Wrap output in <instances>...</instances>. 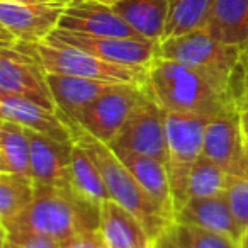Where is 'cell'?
I'll return each instance as SVG.
<instances>
[{
    "label": "cell",
    "instance_id": "1",
    "mask_svg": "<svg viewBox=\"0 0 248 248\" xmlns=\"http://www.w3.org/2000/svg\"><path fill=\"white\" fill-rule=\"evenodd\" d=\"M145 85L150 97L169 112L211 117L240 114V99L233 92V80L180 62L155 56L146 68Z\"/></svg>",
    "mask_w": 248,
    "mask_h": 248
},
{
    "label": "cell",
    "instance_id": "2",
    "mask_svg": "<svg viewBox=\"0 0 248 248\" xmlns=\"http://www.w3.org/2000/svg\"><path fill=\"white\" fill-rule=\"evenodd\" d=\"M99 206L73 190L36 187V197L31 206L12 221L2 224V231L11 238L41 234L65 243L75 234L99 230Z\"/></svg>",
    "mask_w": 248,
    "mask_h": 248
},
{
    "label": "cell",
    "instance_id": "3",
    "mask_svg": "<svg viewBox=\"0 0 248 248\" xmlns=\"http://www.w3.org/2000/svg\"><path fill=\"white\" fill-rule=\"evenodd\" d=\"M70 126L73 131V141L82 146L99 167L110 199L131 211L141 221L153 240L175 223V219L140 186L135 175L121 162V158L107 143L87 133L78 124H70Z\"/></svg>",
    "mask_w": 248,
    "mask_h": 248
},
{
    "label": "cell",
    "instance_id": "4",
    "mask_svg": "<svg viewBox=\"0 0 248 248\" xmlns=\"http://www.w3.org/2000/svg\"><path fill=\"white\" fill-rule=\"evenodd\" d=\"M14 48L38 60L46 73L82 77L110 83H146V68L116 65L53 38L39 43H19Z\"/></svg>",
    "mask_w": 248,
    "mask_h": 248
},
{
    "label": "cell",
    "instance_id": "5",
    "mask_svg": "<svg viewBox=\"0 0 248 248\" xmlns=\"http://www.w3.org/2000/svg\"><path fill=\"white\" fill-rule=\"evenodd\" d=\"M214 117L202 114L169 112L165 110L167 170L172 186L175 214L189 201V177L194 163L204 150L206 129Z\"/></svg>",
    "mask_w": 248,
    "mask_h": 248
},
{
    "label": "cell",
    "instance_id": "6",
    "mask_svg": "<svg viewBox=\"0 0 248 248\" xmlns=\"http://www.w3.org/2000/svg\"><path fill=\"white\" fill-rule=\"evenodd\" d=\"M241 55L243 48L217 41L206 29L167 38L158 43L156 49V56L180 62L228 80H233L236 68L241 66Z\"/></svg>",
    "mask_w": 248,
    "mask_h": 248
},
{
    "label": "cell",
    "instance_id": "7",
    "mask_svg": "<svg viewBox=\"0 0 248 248\" xmlns=\"http://www.w3.org/2000/svg\"><path fill=\"white\" fill-rule=\"evenodd\" d=\"M146 95L145 83H116L85 107L73 124H78L100 141L110 143Z\"/></svg>",
    "mask_w": 248,
    "mask_h": 248
},
{
    "label": "cell",
    "instance_id": "8",
    "mask_svg": "<svg viewBox=\"0 0 248 248\" xmlns=\"http://www.w3.org/2000/svg\"><path fill=\"white\" fill-rule=\"evenodd\" d=\"M107 145L114 152L138 153L167 165L169 152H167L165 110L148 93L136 106L116 138Z\"/></svg>",
    "mask_w": 248,
    "mask_h": 248
},
{
    "label": "cell",
    "instance_id": "9",
    "mask_svg": "<svg viewBox=\"0 0 248 248\" xmlns=\"http://www.w3.org/2000/svg\"><path fill=\"white\" fill-rule=\"evenodd\" d=\"M66 5L62 2L21 4L0 0L2 48H14L19 43H39L58 29Z\"/></svg>",
    "mask_w": 248,
    "mask_h": 248
},
{
    "label": "cell",
    "instance_id": "10",
    "mask_svg": "<svg viewBox=\"0 0 248 248\" xmlns=\"http://www.w3.org/2000/svg\"><path fill=\"white\" fill-rule=\"evenodd\" d=\"M49 38L62 41L65 45L87 51L106 62L136 68H148L158 49V43L148 39L135 38H102V36H89L82 32L55 29Z\"/></svg>",
    "mask_w": 248,
    "mask_h": 248
},
{
    "label": "cell",
    "instance_id": "11",
    "mask_svg": "<svg viewBox=\"0 0 248 248\" xmlns=\"http://www.w3.org/2000/svg\"><path fill=\"white\" fill-rule=\"evenodd\" d=\"M0 93H14L56 110L46 72L31 55L19 48L0 51Z\"/></svg>",
    "mask_w": 248,
    "mask_h": 248
},
{
    "label": "cell",
    "instance_id": "12",
    "mask_svg": "<svg viewBox=\"0 0 248 248\" xmlns=\"http://www.w3.org/2000/svg\"><path fill=\"white\" fill-rule=\"evenodd\" d=\"M58 28L102 38L143 39L106 0H72Z\"/></svg>",
    "mask_w": 248,
    "mask_h": 248
},
{
    "label": "cell",
    "instance_id": "13",
    "mask_svg": "<svg viewBox=\"0 0 248 248\" xmlns=\"http://www.w3.org/2000/svg\"><path fill=\"white\" fill-rule=\"evenodd\" d=\"M202 155L231 175L248 177L245 133L238 116L214 117L206 129Z\"/></svg>",
    "mask_w": 248,
    "mask_h": 248
},
{
    "label": "cell",
    "instance_id": "14",
    "mask_svg": "<svg viewBox=\"0 0 248 248\" xmlns=\"http://www.w3.org/2000/svg\"><path fill=\"white\" fill-rule=\"evenodd\" d=\"M29 131V129H28ZM31 138V179L38 189H68L73 141L65 143L29 131Z\"/></svg>",
    "mask_w": 248,
    "mask_h": 248
},
{
    "label": "cell",
    "instance_id": "15",
    "mask_svg": "<svg viewBox=\"0 0 248 248\" xmlns=\"http://www.w3.org/2000/svg\"><path fill=\"white\" fill-rule=\"evenodd\" d=\"M0 116L29 131L49 136L58 141H73L72 126L58 114L41 104L14 93H0Z\"/></svg>",
    "mask_w": 248,
    "mask_h": 248
},
{
    "label": "cell",
    "instance_id": "16",
    "mask_svg": "<svg viewBox=\"0 0 248 248\" xmlns=\"http://www.w3.org/2000/svg\"><path fill=\"white\" fill-rule=\"evenodd\" d=\"M46 80H48L56 110L68 124L75 123L85 107H89L97 97L116 85L102 80L56 75V73H46Z\"/></svg>",
    "mask_w": 248,
    "mask_h": 248
},
{
    "label": "cell",
    "instance_id": "17",
    "mask_svg": "<svg viewBox=\"0 0 248 248\" xmlns=\"http://www.w3.org/2000/svg\"><path fill=\"white\" fill-rule=\"evenodd\" d=\"M175 223L192 224L228 236L240 245L245 230L238 224L224 196L190 197L175 214Z\"/></svg>",
    "mask_w": 248,
    "mask_h": 248
},
{
    "label": "cell",
    "instance_id": "18",
    "mask_svg": "<svg viewBox=\"0 0 248 248\" xmlns=\"http://www.w3.org/2000/svg\"><path fill=\"white\" fill-rule=\"evenodd\" d=\"M143 39L160 43L169 19L170 0H106Z\"/></svg>",
    "mask_w": 248,
    "mask_h": 248
},
{
    "label": "cell",
    "instance_id": "19",
    "mask_svg": "<svg viewBox=\"0 0 248 248\" xmlns=\"http://www.w3.org/2000/svg\"><path fill=\"white\" fill-rule=\"evenodd\" d=\"M100 234L110 248H133L153 240L141 221L124 206L112 199L100 204Z\"/></svg>",
    "mask_w": 248,
    "mask_h": 248
},
{
    "label": "cell",
    "instance_id": "20",
    "mask_svg": "<svg viewBox=\"0 0 248 248\" xmlns=\"http://www.w3.org/2000/svg\"><path fill=\"white\" fill-rule=\"evenodd\" d=\"M204 29L224 45L245 48L248 45V0H214Z\"/></svg>",
    "mask_w": 248,
    "mask_h": 248
},
{
    "label": "cell",
    "instance_id": "21",
    "mask_svg": "<svg viewBox=\"0 0 248 248\" xmlns=\"http://www.w3.org/2000/svg\"><path fill=\"white\" fill-rule=\"evenodd\" d=\"M114 152V150H112ZM121 162L128 167L129 172L135 175L138 184L175 219V206H173L172 186L167 165L155 158L143 156L129 152H114Z\"/></svg>",
    "mask_w": 248,
    "mask_h": 248
},
{
    "label": "cell",
    "instance_id": "22",
    "mask_svg": "<svg viewBox=\"0 0 248 248\" xmlns=\"http://www.w3.org/2000/svg\"><path fill=\"white\" fill-rule=\"evenodd\" d=\"M0 172L31 177L29 131L5 119L0 124Z\"/></svg>",
    "mask_w": 248,
    "mask_h": 248
},
{
    "label": "cell",
    "instance_id": "23",
    "mask_svg": "<svg viewBox=\"0 0 248 248\" xmlns=\"http://www.w3.org/2000/svg\"><path fill=\"white\" fill-rule=\"evenodd\" d=\"M70 184L72 190L89 202L100 207V204L110 199L109 190L104 184L102 173L92 160V156L80 145L73 141L72 169H70Z\"/></svg>",
    "mask_w": 248,
    "mask_h": 248
},
{
    "label": "cell",
    "instance_id": "24",
    "mask_svg": "<svg viewBox=\"0 0 248 248\" xmlns=\"http://www.w3.org/2000/svg\"><path fill=\"white\" fill-rule=\"evenodd\" d=\"M36 197L31 177L0 172V223L5 224L24 213Z\"/></svg>",
    "mask_w": 248,
    "mask_h": 248
},
{
    "label": "cell",
    "instance_id": "25",
    "mask_svg": "<svg viewBox=\"0 0 248 248\" xmlns=\"http://www.w3.org/2000/svg\"><path fill=\"white\" fill-rule=\"evenodd\" d=\"M213 4L214 0H170L163 39L204 29Z\"/></svg>",
    "mask_w": 248,
    "mask_h": 248
},
{
    "label": "cell",
    "instance_id": "26",
    "mask_svg": "<svg viewBox=\"0 0 248 248\" xmlns=\"http://www.w3.org/2000/svg\"><path fill=\"white\" fill-rule=\"evenodd\" d=\"M231 173L221 169L211 158L201 155L194 163L189 177V199L190 197H216L224 196Z\"/></svg>",
    "mask_w": 248,
    "mask_h": 248
},
{
    "label": "cell",
    "instance_id": "27",
    "mask_svg": "<svg viewBox=\"0 0 248 248\" xmlns=\"http://www.w3.org/2000/svg\"><path fill=\"white\" fill-rule=\"evenodd\" d=\"M175 231L184 248H240L236 241L230 240L228 236L192 224L175 223Z\"/></svg>",
    "mask_w": 248,
    "mask_h": 248
},
{
    "label": "cell",
    "instance_id": "28",
    "mask_svg": "<svg viewBox=\"0 0 248 248\" xmlns=\"http://www.w3.org/2000/svg\"><path fill=\"white\" fill-rule=\"evenodd\" d=\"M231 213L243 230L248 228V177L231 175L228 189L224 192Z\"/></svg>",
    "mask_w": 248,
    "mask_h": 248
},
{
    "label": "cell",
    "instance_id": "29",
    "mask_svg": "<svg viewBox=\"0 0 248 248\" xmlns=\"http://www.w3.org/2000/svg\"><path fill=\"white\" fill-rule=\"evenodd\" d=\"M100 241H102L100 230L83 231V233L75 234L65 243H62V248H99Z\"/></svg>",
    "mask_w": 248,
    "mask_h": 248
},
{
    "label": "cell",
    "instance_id": "30",
    "mask_svg": "<svg viewBox=\"0 0 248 248\" xmlns=\"http://www.w3.org/2000/svg\"><path fill=\"white\" fill-rule=\"evenodd\" d=\"M12 241L17 245V248H62L60 241L48 236H41V234H26V236L12 238Z\"/></svg>",
    "mask_w": 248,
    "mask_h": 248
},
{
    "label": "cell",
    "instance_id": "31",
    "mask_svg": "<svg viewBox=\"0 0 248 248\" xmlns=\"http://www.w3.org/2000/svg\"><path fill=\"white\" fill-rule=\"evenodd\" d=\"M155 248H184L175 231V223L155 238Z\"/></svg>",
    "mask_w": 248,
    "mask_h": 248
},
{
    "label": "cell",
    "instance_id": "32",
    "mask_svg": "<svg viewBox=\"0 0 248 248\" xmlns=\"http://www.w3.org/2000/svg\"><path fill=\"white\" fill-rule=\"evenodd\" d=\"M241 70H243V87H241V99H248V45L243 48L241 55ZM240 99V102H241Z\"/></svg>",
    "mask_w": 248,
    "mask_h": 248
},
{
    "label": "cell",
    "instance_id": "33",
    "mask_svg": "<svg viewBox=\"0 0 248 248\" xmlns=\"http://www.w3.org/2000/svg\"><path fill=\"white\" fill-rule=\"evenodd\" d=\"M240 123L245 136L248 138V99H241L240 102Z\"/></svg>",
    "mask_w": 248,
    "mask_h": 248
},
{
    "label": "cell",
    "instance_id": "34",
    "mask_svg": "<svg viewBox=\"0 0 248 248\" xmlns=\"http://www.w3.org/2000/svg\"><path fill=\"white\" fill-rule=\"evenodd\" d=\"M9 2H21V4H46V2H62V4H70L72 0H9Z\"/></svg>",
    "mask_w": 248,
    "mask_h": 248
},
{
    "label": "cell",
    "instance_id": "35",
    "mask_svg": "<svg viewBox=\"0 0 248 248\" xmlns=\"http://www.w3.org/2000/svg\"><path fill=\"white\" fill-rule=\"evenodd\" d=\"M2 248H17V245L12 241V238L4 231H2Z\"/></svg>",
    "mask_w": 248,
    "mask_h": 248
},
{
    "label": "cell",
    "instance_id": "36",
    "mask_svg": "<svg viewBox=\"0 0 248 248\" xmlns=\"http://www.w3.org/2000/svg\"><path fill=\"white\" fill-rule=\"evenodd\" d=\"M133 248H155V240H146L145 243H140Z\"/></svg>",
    "mask_w": 248,
    "mask_h": 248
},
{
    "label": "cell",
    "instance_id": "37",
    "mask_svg": "<svg viewBox=\"0 0 248 248\" xmlns=\"http://www.w3.org/2000/svg\"><path fill=\"white\" fill-rule=\"evenodd\" d=\"M240 248H248V228L245 230L243 238H241V241H240Z\"/></svg>",
    "mask_w": 248,
    "mask_h": 248
},
{
    "label": "cell",
    "instance_id": "38",
    "mask_svg": "<svg viewBox=\"0 0 248 248\" xmlns=\"http://www.w3.org/2000/svg\"><path fill=\"white\" fill-rule=\"evenodd\" d=\"M99 248H110V247H109V243H107V241L102 238V241H100V247Z\"/></svg>",
    "mask_w": 248,
    "mask_h": 248
},
{
    "label": "cell",
    "instance_id": "39",
    "mask_svg": "<svg viewBox=\"0 0 248 248\" xmlns=\"http://www.w3.org/2000/svg\"><path fill=\"white\" fill-rule=\"evenodd\" d=\"M245 150H247V165H248V138L245 136Z\"/></svg>",
    "mask_w": 248,
    "mask_h": 248
}]
</instances>
